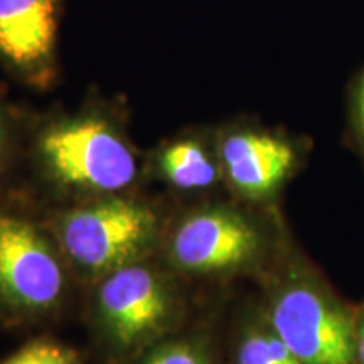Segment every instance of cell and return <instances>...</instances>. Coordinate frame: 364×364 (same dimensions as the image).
<instances>
[{
	"label": "cell",
	"instance_id": "8992f818",
	"mask_svg": "<svg viewBox=\"0 0 364 364\" xmlns=\"http://www.w3.org/2000/svg\"><path fill=\"white\" fill-rule=\"evenodd\" d=\"M65 290V267L43 231L26 218L0 213V302L16 312H46Z\"/></svg>",
	"mask_w": 364,
	"mask_h": 364
},
{
	"label": "cell",
	"instance_id": "5bb4252c",
	"mask_svg": "<svg viewBox=\"0 0 364 364\" xmlns=\"http://www.w3.org/2000/svg\"><path fill=\"white\" fill-rule=\"evenodd\" d=\"M356 351L358 364H364V304L356 311Z\"/></svg>",
	"mask_w": 364,
	"mask_h": 364
},
{
	"label": "cell",
	"instance_id": "7a4b0ae2",
	"mask_svg": "<svg viewBox=\"0 0 364 364\" xmlns=\"http://www.w3.org/2000/svg\"><path fill=\"white\" fill-rule=\"evenodd\" d=\"M38 157L46 174L63 188L115 194L134 184L139 164L117 127L98 115L59 118L38 136Z\"/></svg>",
	"mask_w": 364,
	"mask_h": 364
},
{
	"label": "cell",
	"instance_id": "277c9868",
	"mask_svg": "<svg viewBox=\"0 0 364 364\" xmlns=\"http://www.w3.org/2000/svg\"><path fill=\"white\" fill-rule=\"evenodd\" d=\"M159 218L144 203L110 196L58 220L63 252L81 270L108 273L135 262L157 233Z\"/></svg>",
	"mask_w": 364,
	"mask_h": 364
},
{
	"label": "cell",
	"instance_id": "6da1fadb",
	"mask_svg": "<svg viewBox=\"0 0 364 364\" xmlns=\"http://www.w3.org/2000/svg\"><path fill=\"white\" fill-rule=\"evenodd\" d=\"M265 316L300 364H358L356 311L311 263L295 255L273 263Z\"/></svg>",
	"mask_w": 364,
	"mask_h": 364
},
{
	"label": "cell",
	"instance_id": "7c38bea8",
	"mask_svg": "<svg viewBox=\"0 0 364 364\" xmlns=\"http://www.w3.org/2000/svg\"><path fill=\"white\" fill-rule=\"evenodd\" d=\"M346 139L364 166V66L353 76L346 93Z\"/></svg>",
	"mask_w": 364,
	"mask_h": 364
},
{
	"label": "cell",
	"instance_id": "5b68a950",
	"mask_svg": "<svg viewBox=\"0 0 364 364\" xmlns=\"http://www.w3.org/2000/svg\"><path fill=\"white\" fill-rule=\"evenodd\" d=\"M97 311L112 353L117 358H135L171 326L176 295L161 272L135 260L105 273Z\"/></svg>",
	"mask_w": 364,
	"mask_h": 364
},
{
	"label": "cell",
	"instance_id": "3957f363",
	"mask_svg": "<svg viewBox=\"0 0 364 364\" xmlns=\"http://www.w3.org/2000/svg\"><path fill=\"white\" fill-rule=\"evenodd\" d=\"M171 260L182 272L225 277L272 267L277 241L253 216L233 206H211L191 213L172 231Z\"/></svg>",
	"mask_w": 364,
	"mask_h": 364
},
{
	"label": "cell",
	"instance_id": "8fae6325",
	"mask_svg": "<svg viewBox=\"0 0 364 364\" xmlns=\"http://www.w3.org/2000/svg\"><path fill=\"white\" fill-rule=\"evenodd\" d=\"M134 359V364H218L215 351L198 339L161 341Z\"/></svg>",
	"mask_w": 364,
	"mask_h": 364
},
{
	"label": "cell",
	"instance_id": "ba28073f",
	"mask_svg": "<svg viewBox=\"0 0 364 364\" xmlns=\"http://www.w3.org/2000/svg\"><path fill=\"white\" fill-rule=\"evenodd\" d=\"M61 0H0V59L26 80H48Z\"/></svg>",
	"mask_w": 364,
	"mask_h": 364
},
{
	"label": "cell",
	"instance_id": "52a82bcc",
	"mask_svg": "<svg viewBox=\"0 0 364 364\" xmlns=\"http://www.w3.org/2000/svg\"><path fill=\"white\" fill-rule=\"evenodd\" d=\"M223 179L250 203H265L290 181L306 157V144L255 124L228 127L216 139Z\"/></svg>",
	"mask_w": 364,
	"mask_h": 364
},
{
	"label": "cell",
	"instance_id": "9a60e30c",
	"mask_svg": "<svg viewBox=\"0 0 364 364\" xmlns=\"http://www.w3.org/2000/svg\"><path fill=\"white\" fill-rule=\"evenodd\" d=\"M6 149H7V125H6V120H4L2 112H0V162H2Z\"/></svg>",
	"mask_w": 364,
	"mask_h": 364
},
{
	"label": "cell",
	"instance_id": "4fadbf2b",
	"mask_svg": "<svg viewBox=\"0 0 364 364\" xmlns=\"http://www.w3.org/2000/svg\"><path fill=\"white\" fill-rule=\"evenodd\" d=\"M2 364H83L78 354L53 341H33Z\"/></svg>",
	"mask_w": 364,
	"mask_h": 364
},
{
	"label": "cell",
	"instance_id": "9c48e42d",
	"mask_svg": "<svg viewBox=\"0 0 364 364\" xmlns=\"http://www.w3.org/2000/svg\"><path fill=\"white\" fill-rule=\"evenodd\" d=\"M159 167L164 177L182 191H206L223 179L216 144L211 147L199 136L167 144L159 157Z\"/></svg>",
	"mask_w": 364,
	"mask_h": 364
},
{
	"label": "cell",
	"instance_id": "30bf717a",
	"mask_svg": "<svg viewBox=\"0 0 364 364\" xmlns=\"http://www.w3.org/2000/svg\"><path fill=\"white\" fill-rule=\"evenodd\" d=\"M233 364H300L289 346L277 334L265 312L250 318L238 334Z\"/></svg>",
	"mask_w": 364,
	"mask_h": 364
}]
</instances>
